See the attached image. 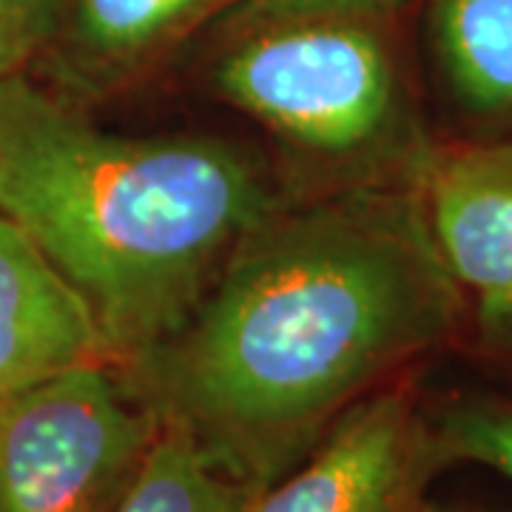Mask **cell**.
Returning <instances> with one entry per match:
<instances>
[{"label": "cell", "mask_w": 512, "mask_h": 512, "mask_svg": "<svg viewBox=\"0 0 512 512\" xmlns=\"http://www.w3.org/2000/svg\"><path fill=\"white\" fill-rule=\"evenodd\" d=\"M484 348L512 367V285L476 299Z\"/></svg>", "instance_id": "cell-13"}, {"label": "cell", "mask_w": 512, "mask_h": 512, "mask_svg": "<svg viewBox=\"0 0 512 512\" xmlns=\"http://www.w3.org/2000/svg\"><path fill=\"white\" fill-rule=\"evenodd\" d=\"M444 470L478 464L512 484V396L461 393L430 410Z\"/></svg>", "instance_id": "cell-11"}, {"label": "cell", "mask_w": 512, "mask_h": 512, "mask_svg": "<svg viewBox=\"0 0 512 512\" xmlns=\"http://www.w3.org/2000/svg\"><path fill=\"white\" fill-rule=\"evenodd\" d=\"M86 365H114L89 302L0 214V393Z\"/></svg>", "instance_id": "cell-7"}, {"label": "cell", "mask_w": 512, "mask_h": 512, "mask_svg": "<svg viewBox=\"0 0 512 512\" xmlns=\"http://www.w3.org/2000/svg\"><path fill=\"white\" fill-rule=\"evenodd\" d=\"M60 0H0V83L29 74L46 55Z\"/></svg>", "instance_id": "cell-12"}, {"label": "cell", "mask_w": 512, "mask_h": 512, "mask_svg": "<svg viewBox=\"0 0 512 512\" xmlns=\"http://www.w3.org/2000/svg\"><path fill=\"white\" fill-rule=\"evenodd\" d=\"M430 512H490V510H478V507H441V504H430Z\"/></svg>", "instance_id": "cell-14"}, {"label": "cell", "mask_w": 512, "mask_h": 512, "mask_svg": "<svg viewBox=\"0 0 512 512\" xmlns=\"http://www.w3.org/2000/svg\"><path fill=\"white\" fill-rule=\"evenodd\" d=\"M157 436V416L114 365L0 393V512H109Z\"/></svg>", "instance_id": "cell-4"}, {"label": "cell", "mask_w": 512, "mask_h": 512, "mask_svg": "<svg viewBox=\"0 0 512 512\" xmlns=\"http://www.w3.org/2000/svg\"><path fill=\"white\" fill-rule=\"evenodd\" d=\"M461 296L419 185L316 191L279 202L123 376L160 424L262 493L441 345Z\"/></svg>", "instance_id": "cell-1"}, {"label": "cell", "mask_w": 512, "mask_h": 512, "mask_svg": "<svg viewBox=\"0 0 512 512\" xmlns=\"http://www.w3.org/2000/svg\"><path fill=\"white\" fill-rule=\"evenodd\" d=\"M433 23L458 97L484 114H510L512 0H436Z\"/></svg>", "instance_id": "cell-9"}, {"label": "cell", "mask_w": 512, "mask_h": 512, "mask_svg": "<svg viewBox=\"0 0 512 512\" xmlns=\"http://www.w3.org/2000/svg\"><path fill=\"white\" fill-rule=\"evenodd\" d=\"M242 3L248 0H60L55 35L40 60L63 97L106 100Z\"/></svg>", "instance_id": "cell-6"}, {"label": "cell", "mask_w": 512, "mask_h": 512, "mask_svg": "<svg viewBox=\"0 0 512 512\" xmlns=\"http://www.w3.org/2000/svg\"><path fill=\"white\" fill-rule=\"evenodd\" d=\"M396 0H248L208 83L330 188L419 185L430 151L387 26Z\"/></svg>", "instance_id": "cell-3"}, {"label": "cell", "mask_w": 512, "mask_h": 512, "mask_svg": "<svg viewBox=\"0 0 512 512\" xmlns=\"http://www.w3.org/2000/svg\"><path fill=\"white\" fill-rule=\"evenodd\" d=\"M419 194L461 291L481 299L512 285V143L433 154Z\"/></svg>", "instance_id": "cell-8"}, {"label": "cell", "mask_w": 512, "mask_h": 512, "mask_svg": "<svg viewBox=\"0 0 512 512\" xmlns=\"http://www.w3.org/2000/svg\"><path fill=\"white\" fill-rule=\"evenodd\" d=\"M441 470L430 410L396 379L339 416L308 456L256 495L251 512H430Z\"/></svg>", "instance_id": "cell-5"}, {"label": "cell", "mask_w": 512, "mask_h": 512, "mask_svg": "<svg viewBox=\"0 0 512 512\" xmlns=\"http://www.w3.org/2000/svg\"><path fill=\"white\" fill-rule=\"evenodd\" d=\"M259 490L225 473L177 427L160 436L109 512H251Z\"/></svg>", "instance_id": "cell-10"}, {"label": "cell", "mask_w": 512, "mask_h": 512, "mask_svg": "<svg viewBox=\"0 0 512 512\" xmlns=\"http://www.w3.org/2000/svg\"><path fill=\"white\" fill-rule=\"evenodd\" d=\"M279 202L225 140L117 134L32 74L0 83V214L89 302L120 370L183 325Z\"/></svg>", "instance_id": "cell-2"}]
</instances>
